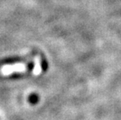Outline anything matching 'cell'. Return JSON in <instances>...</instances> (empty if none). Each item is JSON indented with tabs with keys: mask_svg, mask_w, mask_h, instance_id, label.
<instances>
[{
	"mask_svg": "<svg viewBox=\"0 0 121 120\" xmlns=\"http://www.w3.org/2000/svg\"><path fill=\"white\" fill-rule=\"evenodd\" d=\"M36 55H37V52L33 51L31 53H30V54L24 55V56H17V57H12V58H6V59H4L3 61H2V64H5V65H12V64H16V63H20V62H24V61L27 60L29 58L34 57Z\"/></svg>",
	"mask_w": 121,
	"mask_h": 120,
	"instance_id": "obj_1",
	"label": "cell"
},
{
	"mask_svg": "<svg viewBox=\"0 0 121 120\" xmlns=\"http://www.w3.org/2000/svg\"><path fill=\"white\" fill-rule=\"evenodd\" d=\"M28 101H29V103L31 104H38V101H39V96H38L37 94L32 93L31 94H30L29 97H28Z\"/></svg>",
	"mask_w": 121,
	"mask_h": 120,
	"instance_id": "obj_2",
	"label": "cell"
},
{
	"mask_svg": "<svg viewBox=\"0 0 121 120\" xmlns=\"http://www.w3.org/2000/svg\"><path fill=\"white\" fill-rule=\"evenodd\" d=\"M41 67H42V70L43 72H46V71L48 70V61L43 55H42V57L41 58Z\"/></svg>",
	"mask_w": 121,
	"mask_h": 120,
	"instance_id": "obj_3",
	"label": "cell"
},
{
	"mask_svg": "<svg viewBox=\"0 0 121 120\" xmlns=\"http://www.w3.org/2000/svg\"><path fill=\"white\" fill-rule=\"evenodd\" d=\"M35 63L34 61H30V62H28L27 64L26 65V71L27 73H31L33 70L35 69Z\"/></svg>",
	"mask_w": 121,
	"mask_h": 120,
	"instance_id": "obj_4",
	"label": "cell"
}]
</instances>
